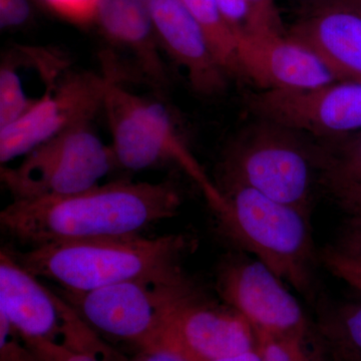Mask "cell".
I'll use <instances>...</instances> for the list:
<instances>
[{
  "instance_id": "obj_26",
  "label": "cell",
  "mask_w": 361,
  "mask_h": 361,
  "mask_svg": "<svg viewBox=\"0 0 361 361\" xmlns=\"http://www.w3.org/2000/svg\"><path fill=\"white\" fill-rule=\"evenodd\" d=\"M32 0H0V27L16 30L32 20Z\"/></svg>"
},
{
  "instance_id": "obj_13",
  "label": "cell",
  "mask_w": 361,
  "mask_h": 361,
  "mask_svg": "<svg viewBox=\"0 0 361 361\" xmlns=\"http://www.w3.org/2000/svg\"><path fill=\"white\" fill-rule=\"evenodd\" d=\"M73 308L40 283L18 259L6 251L0 253V312L23 339L56 342L65 334Z\"/></svg>"
},
{
  "instance_id": "obj_10",
  "label": "cell",
  "mask_w": 361,
  "mask_h": 361,
  "mask_svg": "<svg viewBox=\"0 0 361 361\" xmlns=\"http://www.w3.org/2000/svg\"><path fill=\"white\" fill-rule=\"evenodd\" d=\"M218 289L230 308L245 318L256 336L285 338L308 334L300 304L260 261H229L220 271Z\"/></svg>"
},
{
  "instance_id": "obj_12",
  "label": "cell",
  "mask_w": 361,
  "mask_h": 361,
  "mask_svg": "<svg viewBox=\"0 0 361 361\" xmlns=\"http://www.w3.org/2000/svg\"><path fill=\"white\" fill-rule=\"evenodd\" d=\"M237 42L243 78L261 89L310 90L339 82L310 49L287 33H251Z\"/></svg>"
},
{
  "instance_id": "obj_11",
  "label": "cell",
  "mask_w": 361,
  "mask_h": 361,
  "mask_svg": "<svg viewBox=\"0 0 361 361\" xmlns=\"http://www.w3.org/2000/svg\"><path fill=\"white\" fill-rule=\"evenodd\" d=\"M257 348L255 331L243 316L232 308L214 306L199 295L171 313L149 349H171L190 361H205Z\"/></svg>"
},
{
  "instance_id": "obj_19",
  "label": "cell",
  "mask_w": 361,
  "mask_h": 361,
  "mask_svg": "<svg viewBox=\"0 0 361 361\" xmlns=\"http://www.w3.org/2000/svg\"><path fill=\"white\" fill-rule=\"evenodd\" d=\"M37 101L25 94L16 61L7 52L0 66V129L25 116Z\"/></svg>"
},
{
  "instance_id": "obj_3",
  "label": "cell",
  "mask_w": 361,
  "mask_h": 361,
  "mask_svg": "<svg viewBox=\"0 0 361 361\" xmlns=\"http://www.w3.org/2000/svg\"><path fill=\"white\" fill-rule=\"evenodd\" d=\"M227 210L218 216L221 229L250 252L280 280L306 298L314 299L315 266L319 261L310 215L250 188H221Z\"/></svg>"
},
{
  "instance_id": "obj_23",
  "label": "cell",
  "mask_w": 361,
  "mask_h": 361,
  "mask_svg": "<svg viewBox=\"0 0 361 361\" xmlns=\"http://www.w3.org/2000/svg\"><path fill=\"white\" fill-rule=\"evenodd\" d=\"M27 348L40 361H108L102 356L68 348L65 344L44 339H25Z\"/></svg>"
},
{
  "instance_id": "obj_18",
  "label": "cell",
  "mask_w": 361,
  "mask_h": 361,
  "mask_svg": "<svg viewBox=\"0 0 361 361\" xmlns=\"http://www.w3.org/2000/svg\"><path fill=\"white\" fill-rule=\"evenodd\" d=\"M200 26L207 42L228 77L243 78L236 35L226 21L217 0H180Z\"/></svg>"
},
{
  "instance_id": "obj_22",
  "label": "cell",
  "mask_w": 361,
  "mask_h": 361,
  "mask_svg": "<svg viewBox=\"0 0 361 361\" xmlns=\"http://www.w3.org/2000/svg\"><path fill=\"white\" fill-rule=\"evenodd\" d=\"M319 184L349 217L361 219V182L323 173Z\"/></svg>"
},
{
  "instance_id": "obj_25",
  "label": "cell",
  "mask_w": 361,
  "mask_h": 361,
  "mask_svg": "<svg viewBox=\"0 0 361 361\" xmlns=\"http://www.w3.org/2000/svg\"><path fill=\"white\" fill-rule=\"evenodd\" d=\"M244 1L250 14V32L247 35L259 32L286 33L274 0Z\"/></svg>"
},
{
  "instance_id": "obj_6",
  "label": "cell",
  "mask_w": 361,
  "mask_h": 361,
  "mask_svg": "<svg viewBox=\"0 0 361 361\" xmlns=\"http://www.w3.org/2000/svg\"><path fill=\"white\" fill-rule=\"evenodd\" d=\"M63 298L97 331L135 344L153 348L169 316L189 299L201 295L189 277L140 279L73 293Z\"/></svg>"
},
{
  "instance_id": "obj_32",
  "label": "cell",
  "mask_w": 361,
  "mask_h": 361,
  "mask_svg": "<svg viewBox=\"0 0 361 361\" xmlns=\"http://www.w3.org/2000/svg\"><path fill=\"white\" fill-rule=\"evenodd\" d=\"M332 1H339L355 9L356 13L361 14V0H332ZM331 2V1H330Z\"/></svg>"
},
{
  "instance_id": "obj_15",
  "label": "cell",
  "mask_w": 361,
  "mask_h": 361,
  "mask_svg": "<svg viewBox=\"0 0 361 361\" xmlns=\"http://www.w3.org/2000/svg\"><path fill=\"white\" fill-rule=\"evenodd\" d=\"M154 23L161 51L186 71L192 89L204 97L222 94L228 75L180 0H152Z\"/></svg>"
},
{
  "instance_id": "obj_20",
  "label": "cell",
  "mask_w": 361,
  "mask_h": 361,
  "mask_svg": "<svg viewBox=\"0 0 361 361\" xmlns=\"http://www.w3.org/2000/svg\"><path fill=\"white\" fill-rule=\"evenodd\" d=\"M323 173L361 182V132L323 146Z\"/></svg>"
},
{
  "instance_id": "obj_1",
  "label": "cell",
  "mask_w": 361,
  "mask_h": 361,
  "mask_svg": "<svg viewBox=\"0 0 361 361\" xmlns=\"http://www.w3.org/2000/svg\"><path fill=\"white\" fill-rule=\"evenodd\" d=\"M174 183L116 180L68 196L13 201L0 213L4 231L32 247L140 235L179 212Z\"/></svg>"
},
{
  "instance_id": "obj_2",
  "label": "cell",
  "mask_w": 361,
  "mask_h": 361,
  "mask_svg": "<svg viewBox=\"0 0 361 361\" xmlns=\"http://www.w3.org/2000/svg\"><path fill=\"white\" fill-rule=\"evenodd\" d=\"M193 248V240L186 235H135L47 244L16 258L33 275L56 282L63 291L84 293L133 280L187 277L183 260Z\"/></svg>"
},
{
  "instance_id": "obj_9",
  "label": "cell",
  "mask_w": 361,
  "mask_h": 361,
  "mask_svg": "<svg viewBox=\"0 0 361 361\" xmlns=\"http://www.w3.org/2000/svg\"><path fill=\"white\" fill-rule=\"evenodd\" d=\"M259 120L317 137L361 129V80H339L310 90H263L246 97Z\"/></svg>"
},
{
  "instance_id": "obj_16",
  "label": "cell",
  "mask_w": 361,
  "mask_h": 361,
  "mask_svg": "<svg viewBox=\"0 0 361 361\" xmlns=\"http://www.w3.org/2000/svg\"><path fill=\"white\" fill-rule=\"evenodd\" d=\"M338 80H361V14L339 1L304 11L287 33Z\"/></svg>"
},
{
  "instance_id": "obj_24",
  "label": "cell",
  "mask_w": 361,
  "mask_h": 361,
  "mask_svg": "<svg viewBox=\"0 0 361 361\" xmlns=\"http://www.w3.org/2000/svg\"><path fill=\"white\" fill-rule=\"evenodd\" d=\"M59 18L78 25L94 23L101 0H42Z\"/></svg>"
},
{
  "instance_id": "obj_4",
  "label": "cell",
  "mask_w": 361,
  "mask_h": 361,
  "mask_svg": "<svg viewBox=\"0 0 361 361\" xmlns=\"http://www.w3.org/2000/svg\"><path fill=\"white\" fill-rule=\"evenodd\" d=\"M300 133L261 120L232 145L222 164V187L238 185L310 216L315 180L322 173V146Z\"/></svg>"
},
{
  "instance_id": "obj_21",
  "label": "cell",
  "mask_w": 361,
  "mask_h": 361,
  "mask_svg": "<svg viewBox=\"0 0 361 361\" xmlns=\"http://www.w3.org/2000/svg\"><path fill=\"white\" fill-rule=\"evenodd\" d=\"M307 337L308 334L285 338L257 336L258 348L263 361H326L308 348ZM330 361L334 360L331 357Z\"/></svg>"
},
{
  "instance_id": "obj_7",
  "label": "cell",
  "mask_w": 361,
  "mask_h": 361,
  "mask_svg": "<svg viewBox=\"0 0 361 361\" xmlns=\"http://www.w3.org/2000/svg\"><path fill=\"white\" fill-rule=\"evenodd\" d=\"M116 166L111 147L85 123L42 142L18 167H2L1 182L13 201L68 196L97 186Z\"/></svg>"
},
{
  "instance_id": "obj_30",
  "label": "cell",
  "mask_w": 361,
  "mask_h": 361,
  "mask_svg": "<svg viewBox=\"0 0 361 361\" xmlns=\"http://www.w3.org/2000/svg\"><path fill=\"white\" fill-rule=\"evenodd\" d=\"M205 361H263V358L260 353V349L257 348L252 349V350L246 351V353H239V355Z\"/></svg>"
},
{
  "instance_id": "obj_28",
  "label": "cell",
  "mask_w": 361,
  "mask_h": 361,
  "mask_svg": "<svg viewBox=\"0 0 361 361\" xmlns=\"http://www.w3.org/2000/svg\"><path fill=\"white\" fill-rule=\"evenodd\" d=\"M0 361H40L30 348H21L14 341L0 344Z\"/></svg>"
},
{
  "instance_id": "obj_8",
  "label": "cell",
  "mask_w": 361,
  "mask_h": 361,
  "mask_svg": "<svg viewBox=\"0 0 361 361\" xmlns=\"http://www.w3.org/2000/svg\"><path fill=\"white\" fill-rule=\"evenodd\" d=\"M123 82L115 68L103 63L102 73L66 70L45 82L42 96L25 116L0 129V161L25 156L54 135L90 123L103 110L111 82Z\"/></svg>"
},
{
  "instance_id": "obj_31",
  "label": "cell",
  "mask_w": 361,
  "mask_h": 361,
  "mask_svg": "<svg viewBox=\"0 0 361 361\" xmlns=\"http://www.w3.org/2000/svg\"><path fill=\"white\" fill-rule=\"evenodd\" d=\"M302 2L304 11L312 8V7L322 6V4H327V2L332 1V0H300Z\"/></svg>"
},
{
  "instance_id": "obj_14",
  "label": "cell",
  "mask_w": 361,
  "mask_h": 361,
  "mask_svg": "<svg viewBox=\"0 0 361 361\" xmlns=\"http://www.w3.org/2000/svg\"><path fill=\"white\" fill-rule=\"evenodd\" d=\"M94 23L109 44L130 56L135 77L156 90L168 87L152 0H101Z\"/></svg>"
},
{
  "instance_id": "obj_17",
  "label": "cell",
  "mask_w": 361,
  "mask_h": 361,
  "mask_svg": "<svg viewBox=\"0 0 361 361\" xmlns=\"http://www.w3.org/2000/svg\"><path fill=\"white\" fill-rule=\"evenodd\" d=\"M318 337L334 361H361V303L322 305Z\"/></svg>"
},
{
  "instance_id": "obj_27",
  "label": "cell",
  "mask_w": 361,
  "mask_h": 361,
  "mask_svg": "<svg viewBox=\"0 0 361 361\" xmlns=\"http://www.w3.org/2000/svg\"><path fill=\"white\" fill-rule=\"evenodd\" d=\"M331 246L361 263V219L349 217L342 227L338 239Z\"/></svg>"
},
{
  "instance_id": "obj_29",
  "label": "cell",
  "mask_w": 361,
  "mask_h": 361,
  "mask_svg": "<svg viewBox=\"0 0 361 361\" xmlns=\"http://www.w3.org/2000/svg\"><path fill=\"white\" fill-rule=\"evenodd\" d=\"M132 361H190L184 355L167 348L145 349Z\"/></svg>"
},
{
  "instance_id": "obj_5",
  "label": "cell",
  "mask_w": 361,
  "mask_h": 361,
  "mask_svg": "<svg viewBox=\"0 0 361 361\" xmlns=\"http://www.w3.org/2000/svg\"><path fill=\"white\" fill-rule=\"evenodd\" d=\"M103 110L116 166L142 171L175 164L200 188L217 216L227 210L224 194L190 151L165 104L133 94L115 80L106 90Z\"/></svg>"
}]
</instances>
